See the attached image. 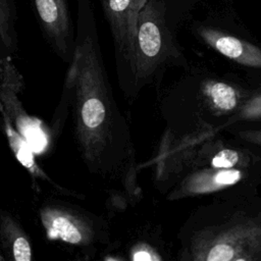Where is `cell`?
Here are the masks:
<instances>
[{
	"label": "cell",
	"mask_w": 261,
	"mask_h": 261,
	"mask_svg": "<svg viewBox=\"0 0 261 261\" xmlns=\"http://www.w3.org/2000/svg\"><path fill=\"white\" fill-rule=\"evenodd\" d=\"M38 216L46 238L95 254L111 244L108 221L76 204L60 199L41 203Z\"/></svg>",
	"instance_id": "52a82bcc"
},
{
	"label": "cell",
	"mask_w": 261,
	"mask_h": 261,
	"mask_svg": "<svg viewBox=\"0 0 261 261\" xmlns=\"http://www.w3.org/2000/svg\"><path fill=\"white\" fill-rule=\"evenodd\" d=\"M41 32L53 52L69 64L74 50L75 28L67 0H32Z\"/></svg>",
	"instance_id": "30bf717a"
},
{
	"label": "cell",
	"mask_w": 261,
	"mask_h": 261,
	"mask_svg": "<svg viewBox=\"0 0 261 261\" xmlns=\"http://www.w3.org/2000/svg\"><path fill=\"white\" fill-rule=\"evenodd\" d=\"M165 128L175 134L261 123V85L231 70L190 65L159 94Z\"/></svg>",
	"instance_id": "3957f363"
},
{
	"label": "cell",
	"mask_w": 261,
	"mask_h": 261,
	"mask_svg": "<svg viewBox=\"0 0 261 261\" xmlns=\"http://www.w3.org/2000/svg\"><path fill=\"white\" fill-rule=\"evenodd\" d=\"M170 23L178 30L180 25L187 22L192 12L204 0H161Z\"/></svg>",
	"instance_id": "5bb4252c"
},
{
	"label": "cell",
	"mask_w": 261,
	"mask_h": 261,
	"mask_svg": "<svg viewBox=\"0 0 261 261\" xmlns=\"http://www.w3.org/2000/svg\"><path fill=\"white\" fill-rule=\"evenodd\" d=\"M68 65L64 85L77 151L91 174L114 185L110 207L124 209L141 200L143 190L130 128L105 67L93 0H76L74 50Z\"/></svg>",
	"instance_id": "6da1fadb"
},
{
	"label": "cell",
	"mask_w": 261,
	"mask_h": 261,
	"mask_svg": "<svg viewBox=\"0 0 261 261\" xmlns=\"http://www.w3.org/2000/svg\"><path fill=\"white\" fill-rule=\"evenodd\" d=\"M225 132L245 142L261 147V123H243L233 125Z\"/></svg>",
	"instance_id": "9a60e30c"
},
{
	"label": "cell",
	"mask_w": 261,
	"mask_h": 261,
	"mask_svg": "<svg viewBox=\"0 0 261 261\" xmlns=\"http://www.w3.org/2000/svg\"><path fill=\"white\" fill-rule=\"evenodd\" d=\"M258 188H259V190L261 191V181H260V184H259V187H258Z\"/></svg>",
	"instance_id": "e0dca14e"
},
{
	"label": "cell",
	"mask_w": 261,
	"mask_h": 261,
	"mask_svg": "<svg viewBox=\"0 0 261 261\" xmlns=\"http://www.w3.org/2000/svg\"><path fill=\"white\" fill-rule=\"evenodd\" d=\"M113 42L116 76L129 105L138 97L135 90V39L141 8L147 0H100Z\"/></svg>",
	"instance_id": "ba28073f"
},
{
	"label": "cell",
	"mask_w": 261,
	"mask_h": 261,
	"mask_svg": "<svg viewBox=\"0 0 261 261\" xmlns=\"http://www.w3.org/2000/svg\"><path fill=\"white\" fill-rule=\"evenodd\" d=\"M155 189L167 201L259 187L261 147L225 130L175 134L164 128L153 157Z\"/></svg>",
	"instance_id": "7a4b0ae2"
},
{
	"label": "cell",
	"mask_w": 261,
	"mask_h": 261,
	"mask_svg": "<svg viewBox=\"0 0 261 261\" xmlns=\"http://www.w3.org/2000/svg\"><path fill=\"white\" fill-rule=\"evenodd\" d=\"M161 0H147L141 8L135 39V90L154 86L158 91L170 68L185 69L190 62Z\"/></svg>",
	"instance_id": "5b68a950"
},
{
	"label": "cell",
	"mask_w": 261,
	"mask_h": 261,
	"mask_svg": "<svg viewBox=\"0 0 261 261\" xmlns=\"http://www.w3.org/2000/svg\"><path fill=\"white\" fill-rule=\"evenodd\" d=\"M23 79L11 59V53L0 43V111L4 112L17 132L37 154H47L54 143L50 127L30 115L19 99Z\"/></svg>",
	"instance_id": "9c48e42d"
},
{
	"label": "cell",
	"mask_w": 261,
	"mask_h": 261,
	"mask_svg": "<svg viewBox=\"0 0 261 261\" xmlns=\"http://www.w3.org/2000/svg\"><path fill=\"white\" fill-rule=\"evenodd\" d=\"M0 250L5 260L30 261L34 257L32 241L20 221L0 207Z\"/></svg>",
	"instance_id": "8fae6325"
},
{
	"label": "cell",
	"mask_w": 261,
	"mask_h": 261,
	"mask_svg": "<svg viewBox=\"0 0 261 261\" xmlns=\"http://www.w3.org/2000/svg\"><path fill=\"white\" fill-rule=\"evenodd\" d=\"M17 8L15 0H0V43L11 53L18 48L16 31Z\"/></svg>",
	"instance_id": "4fadbf2b"
},
{
	"label": "cell",
	"mask_w": 261,
	"mask_h": 261,
	"mask_svg": "<svg viewBox=\"0 0 261 261\" xmlns=\"http://www.w3.org/2000/svg\"><path fill=\"white\" fill-rule=\"evenodd\" d=\"M180 261H261V191H228L198 206L179 227Z\"/></svg>",
	"instance_id": "277c9868"
},
{
	"label": "cell",
	"mask_w": 261,
	"mask_h": 261,
	"mask_svg": "<svg viewBox=\"0 0 261 261\" xmlns=\"http://www.w3.org/2000/svg\"><path fill=\"white\" fill-rule=\"evenodd\" d=\"M0 260H5L4 256H3V255H2V253H1V250H0Z\"/></svg>",
	"instance_id": "2e32d148"
},
{
	"label": "cell",
	"mask_w": 261,
	"mask_h": 261,
	"mask_svg": "<svg viewBox=\"0 0 261 261\" xmlns=\"http://www.w3.org/2000/svg\"><path fill=\"white\" fill-rule=\"evenodd\" d=\"M193 36L221 57L231 71L261 85V44L230 13L211 12L191 22Z\"/></svg>",
	"instance_id": "8992f818"
},
{
	"label": "cell",
	"mask_w": 261,
	"mask_h": 261,
	"mask_svg": "<svg viewBox=\"0 0 261 261\" xmlns=\"http://www.w3.org/2000/svg\"><path fill=\"white\" fill-rule=\"evenodd\" d=\"M126 259L129 260H166L168 254L162 244L159 228L145 229L137 233L126 245Z\"/></svg>",
	"instance_id": "7c38bea8"
}]
</instances>
